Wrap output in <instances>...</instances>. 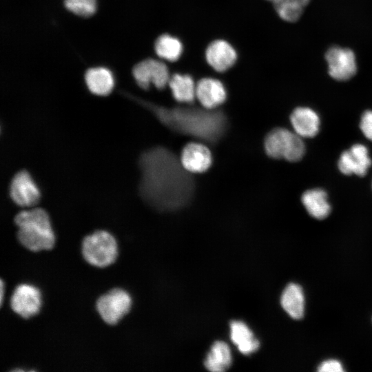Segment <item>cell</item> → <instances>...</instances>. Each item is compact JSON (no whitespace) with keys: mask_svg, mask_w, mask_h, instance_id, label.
<instances>
[{"mask_svg":"<svg viewBox=\"0 0 372 372\" xmlns=\"http://www.w3.org/2000/svg\"><path fill=\"white\" fill-rule=\"evenodd\" d=\"M138 194L149 207L161 212L180 209L192 200L194 178L175 154L163 146H154L139 156Z\"/></svg>","mask_w":372,"mask_h":372,"instance_id":"obj_1","label":"cell"},{"mask_svg":"<svg viewBox=\"0 0 372 372\" xmlns=\"http://www.w3.org/2000/svg\"><path fill=\"white\" fill-rule=\"evenodd\" d=\"M169 130L214 145L225 135L228 119L220 110L194 107L167 108L136 99Z\"/></svg>","mask_w":372,"mask_h":372,"instance_id":"obj_2","label":"cell"},{"mask_svg":"<svg viewBox=\"0 0 372 372\" xmlns=\"http://www.w3.org/2000/svg\"><path fill=\"white\" fill-rule=\"evenodd\" d=\"M14 221L17 238L27 249L32 251L50 250L55 243V235L47 211L40 207L23 210L17 214Z\"/></svg>","mask_w":372,"mask_h":372,"instance_id":"obj_3","label":"cell"},{"mask_svg":"<svg viewBox=\"0 0 372 372\" xmlns=\"http://www.w3.org/2000/svg\"><path fill=\"white\" fill-rule=\"evenodd\" d=\"M82 254L90 265L100 268L108 267L117 258L116 240L110 232L97 230L83 238Z\"/></svg>","mask_w":372,"mask_h":372,"instance_id":"obj_4","label":"cell"},{"mask_svg":"<svg viewBox=\"0 0 372 372\" xmlns=\"http://www.w3.org/2000/svg\"><path fill=\"white\" fill-rule=\"evenodd\" d=\"M302 137L285 128H275L265 139L267 154L273 158H284L290 162L300 161L305 152Z\"/></svg>","mask_w":372,"mask_h":372,"instance_id":"obj_5","label":"cell"},{"mask_svg":"<svg viewBox=\"0 0 372 372\" xmlns=\"http://www.w3.org/2000/svg\"><path fill=\"white\" fill-rule=\"evenodd\" d=\"M132 298L124 289L115 288L99 298L96 310L102 320L110 325L116 324L130 310Z\"/></svg>","mask_w":372,"mask_h":372,"instance_id":"obj_6","label":"cell"},{"mask_svg":"<svg viewBox=\"0 0 372 372\" xmlns=\"http://www.w3.org/2000/svg\"><path fill=\"white\" fill-rule=\"evenodd\" d=\"M138 85L147 90L150 83L161 90L168 85L170 76L167 65L158 60L147 59L137 63L132 70Z\"/></svg>","mask_w":372,"mask_h":372,"instance_id":"obj_7","label":"cell"},{"mask_svg":"<svg viewBox=\"0 0 372 372\" xmlns=\"http://www.w3.org/2000/svg\"><path fill=\"white\" fill-rule=\"evenodd\" d=\"M9 195L18 206L30 207L38 203L41 192L30 173L26 170H20L10 181Z\"/></svg>","mask_w":372,"mask_h":372,"instance_id":"obj_8","label":"cell"},{"mask_svg":"<svg viewBox=\"0 0 372 372\" xmlns=\"http://www.w3.org/2000/svg\"><path fill=\"white\" fill-rule=\"evenodd\" d=\"M41 307V293L39 289L30 284H20L14 289L10 298L12 310L28 319L37 314Z\"/></svg>","mask_w":372,"mask_h":372,"instance_id":"obj_9","label":"cell"},{"mask_svg":"<svg viewBox=\"0 0 372 372\" xmlns=\"http://www.w3.org/2000/svg\"><path fill=\"white\" fill-rule=\"evenodd\" d=\"M329 75L338 81L353 77L357 70L355 56L353 51L339 47L331 48L326 53Z\"/></svg>","mask_w":372,"mask_h":372,"instance_id":"obj_10","label":"cell"},{"mask_svg":"<svg viewBox=\"0 0 372 372\" xmlns=\"http://www.w3.org/2000/svg\"><path fill=\"white\" fill-rule=\"evenodd\" d=\"M372 161L367 148L361 144L353 145L349 149L343 152L339 158L338 166L345 175H366Z\"/></svg>","mask_w":372,"mask_h":372,"instance_id":"obj_11","label":"cell"},{"mask_svg":"<svg viewBox=\"0 0 372 372\" xmlns=\"http://www.w3.org/2000/svg\"><path fill=\"white\" fill-rule=\"evenodd\" d=\"M205 58L207 63L216 71L223 72L231 68L236 61L235 49L227 41L218 39L207 48Z\"/></svg>","mask_w":372,"mask_h":372,"instance_id":"obj_12","label":"cell"},{"mask_svg":"<svg viewBox=\"0 0 372 372\" xmlns=\"http://www.w3.org/2000/svg\"><path fill=\"white\" fill-rule=\"evenodd\" d=\"M196 96L205 108L214 109L225 102L227 93L220 81L204 78L196 85Z\"/></svg>","mask_w":372,"mask_h":372,"instance_id":"obj_13","label":"cell"},{"mask_svg":"<svg viewBox=\"0 0 372 372\" xmlns=\"http://www.w3.org/2000/svg\"><path fill=\"white\" fill-rule=\"evenodd\" d=\"M180 161L183 167L189 172L201 173L210 167L211 155L206 146L191 143L183 148Z\"/></svg>","mask_w":372,"mask_h":372,"instance_id":"obj_14","label":"cell"},{"mask_svg":"<svg viewBox=\"0 0 372 372\" xmlns=\"http://www.w3.org/2000/svg\"><path fill=\"white\" fill-rule=\"evenodd\" d=\"M290 120L295 132L301 137H314L319 132V116L309 107H297L291 113Z\"/></svg>","mask_w":372,"mask_h":372,"instance_id":"obj_15","label":"cell"},{"mask_svg":"<svg viewBox=\"0 0 372 372\" xmlns=\"http://www.w3.org/2000/svg\"><path fill=\"white\" fill-rule=\"evenodd\" d=\"M230 338L238 351L244 355L256 352L260 347V342L253 332L242 321L234 320L230 323Z\"/></svg>","mask_w":372,"mask_h":372,"instance_id":"obj_16","label":"cell"},{"mask_svg":"<svg viewBox=\"0 0 372 372\" xmlns=\"http://www.w3.org/2000/svg\"><path fill=\"white\" fill-rule=\"evenodd\" d=\"M86 85L92 94L97 96H107L114 86V79L112 72L105 68H94L85 74Z\"/></svg>","mask_w":372,"mask_h":372,"instance_id":"obj_17","label":"cell"},{"mask_svg":"<svg viewBox=\"0 0 372 372\" xmlns=\"http://www.w3.org/2000/svg\"><path fill=\"white\" fill-rule=\"evenodd\" d=\"M280 303L283 309L293 319L302 318L304 311V296L302 287L289 283L282 291Z\"/></svg>","mask_w":372,"mask_h":372,"instance_id":"obj_18","label":"cell"},{"mask_svg":"<svg viewBox=\"0 0 372 372\" xmlns=\"http://www.w3.org/2000/svg\"><path fill=\"white\" fill-rule=\"evenodd\" d=\"M301 200L307 212L315 218L324 219L331 212V206L327 201V194L321 189L306 191L303 193Z\"/></svg>","mask_w":372,"mask_h":372,"instance_id":"obj_19","label":"cell"},{"mask_svg":"<svg viewBox=\"0 0 372 372\" xmlns=\"http://www.w3.org/2000/svg\"><path fill=\"white\" fill-rule=\"evenodd\" d=\"M232 356L227 344L217 341L213 344L204 362L205 368L211 372H223L231 366Z\"/></svg>","mask_w":372,"mask_h":372,"instance_id":"obj_20","label":"cell"},{"mask_svg":"<svg viewBox=\"0 0 372 372\" xmlns=\"http://www.w3.org/2000/svg\"><path fill=\"white\" fill-rule=\"evenodd\" d=\"M168 85L174 98L178 102L192 103L196 97V85L188 74H174L170 77Z\"/></svg>","mask_w":372,"mask_h":372,"instance_id":"obj_21","label":"cell"},{"mask_svg":"<svg viewBox=\"0 0 372 372\" xmlns=\"http://www.w3.org/2000/svg\"><path fill=\"white\" fill-rule=\"evenodd\" d=\"M154 49L159 57L169 61H176L182 54L183 45L177 38L164 34L156 40Z\"/></svg>","mask_w":372,"mask_h":372,"instance_id":"obj_22","label":"cell"},{"mask_svg":"<svg viewBox=\"0 0 372 372\" xmlns=\"http://www.w3.org/2000/svg\"><path fill=\"white\" fill-rule=\"evenodd\" d=\"M64 4L72 13L85 17L92 15L96 8V0H65Z\"/></svg>","mask_w":372,"mask_h":372,"instance_id":"obj_23","label":"cell"},{"mask_svg":"<svg viewBox=\"0 0 372 372\" xmlns=\"http://www.w3.org/2000/svg\"><path fill=\"white\" fill-rule=\"evenodd\" d=\"M279 17L289 22L297 21L303 12L304 6L297 3H278L273 5Z\"/></svg>","mask_w":372,"mask_h":372,"instance_id":"obj_24","label":"cell"},{"mask_svg":"<svg viewBox=\"0 0 372 372\" xmlns=\"http://www.w3.org/2000/svg\"><path fill=\"white\" fill-rule=\"evenodd\" d=\"M360 127L364 135L372 141V111H366L362 116Z\"/></svg>","mask_w":372,"mask_h":372,"instance_id":"obj_25","label":"cell"},{"mask_svg":"<svg viewBox=\"0 0 372 372\" xmlns=\"http://www.w3.org/2000/svg\"><path fill=\"white\" fill-rule=\"evenodd\" d=\"M319 372H342L344 371L342 365L337 360L330 359L322 362L318 367Z\"/></svg>","mask_w":372,"mask_h":372,"instance_id":"obj_26","label":"cell"},{"mask_svg":"<svg viewBox=\"0 0 372 372\" xmlns=\"http://www.w3.org/2000/svg\"><path fill=\"white\" fill-rule=\"evenodd\" d=\"M273 3V4L297 3L301 4L304 7L308 4L309 0H267Z\"/></svg>","mask_w":372,"mask_h":372,"instance_id":"obj_27","label":"cell"},{"mask_svg":"<svg viewBox=\"0 0 372 372\" xmlns=\"http://www.w3.org/2000/svg\"><path fill=\"white\" fill-rule=\"evenodd\" d=\"M1 288H0V302H1V305H2V302H3V293H4V285H3V280H1Z\"/></svg>","mask_w":372,"mask_h":372,"instance_id":"obj_28","label":"cell"}]
</instances>
